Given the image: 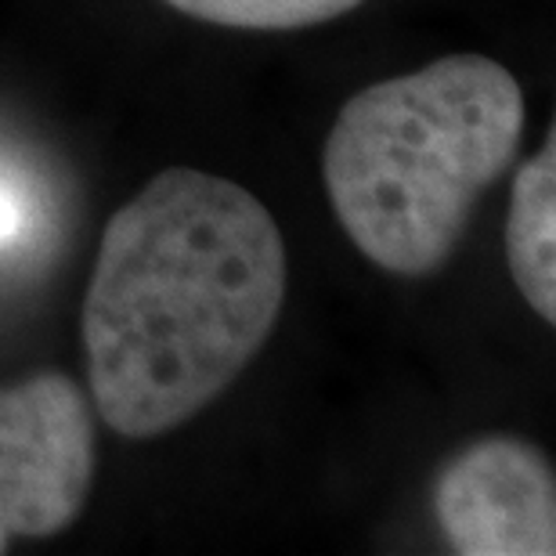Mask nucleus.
<instances>
[{
  "mask_svg": "<svg viewBox=\"0 0 556 556\" xmlns=\"http://www.w3.org/2000/svg\"><path fill=\"white\" fill-rule=\"evenodd\" d=\"M286 242L236 181L170 166L109 217L84 296L91 405L155 438L217 402L275 332Z\"/></svg>",
  "mask_w": 556,
  "mask_h": 556,
  "instance_id": "nucleus-1",
  "label": "nucleus"
},
{
  "mask_svg": "<svg viewBox=\"0 0 556 556\" xmlns=\"http://www.w3.org/2000/svg\"><path fill=\"white\" fill-rule=\"evenodd\" d=\"M520 130V84L484 54H448L365 87L340 109L321 155L332 214L376 268L438 271L477 195L514 166Z\"/></svg>",
  "mask_w": 556,
  "mask_h": 556,
  "instance_id": "nucleus-2",
  "label": "nucleus"
},
{
  "mask_svg": "<svg viewBox=\"0 0 556 556\" xmlns=\"http://www.w3.org/2000/svg\"><path fill=\"white\" fill-rule=\"evenodd\" d=\"M98 466L91 397L65 372L0 387V553L80 517Z\"/></svg>",
  "mask_w": 556,
  "mask_h": 556,
  "instance_id": "nucleus-3",
  "label": "nucleus"
},
{
  "mask_svg": "<svg viewBox=\"0 0 556 556\" xmlns=\"http://www.w3.org/2000/svg\"><path fill=\"white\" fill-rule=\"evenodd\" d=\"M433 514L459 556H553L556 481L546 452L481 438L455 452L433 481Z\"/></svg>",
  "mask_w": 556,
  "mask_h": 556,
  "instance_id": "nucleus-4",
  "label": "nucleus"
},
{
  "mask_svg": "<svg viewBox=\"0 0 556 556\" xmlns=\"http://www.w3.org/2000/svg\"><path fill=\"white\" fill-rule=\"evenodd\" d=\"M506 261L531 311L556 321V135L520 166L506 217Z\"/></svg>",
  "mask_w": 556,
  "mask_h": 556,
  "instance_id": "nucleus-5",
  "label": "nucleus"
},
{
  "mask_svg": "<svg viewBox=\"0 0 556 556\" xmlns=\"http://www.w3.org/2000/svg\"><path fill=\"white\" fill-rule=\"evenodd\" d=\"M166 4L181 15L228 29H304L348 15L365 0H166Z\"/></svg>",
  "mask_w": 556,
  "mask_h": 556,
  "instance_id": "nucleus-6",
  "label": "nucleus"
},
{
  "mask_svg": "<svg viewBox=\"0 0 556 556\" xmlns=\"http://www.w3.org/2000/svg\"><path fill=\"white\" fill-rule=\"evenodd\" d=\"M22 225H26V210H22L18 195L0 188V247L15 242L22 236Z\"/></svg>",
  "mask_w": 556,
  "mask_h": 556,
  "instance_id": "nucleus-7",
  "label": "nucleus"
}]
</instances>
